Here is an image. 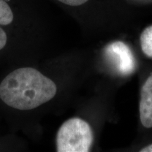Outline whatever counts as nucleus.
<instances>
[{"instance_id":"f257e3e1","label":"nucleus","mask_w":152,"mask_h":152,"mask_svg":"<svg viewBox=\"0 0 152 152\" xmlns=\"http://www.w3.org/2000/svg\"><path fill=\"white\" fill-rule=\"evenodd\" d=\"M54 82L33 68H20L11 72L0 84V99L13 109L33 110L54 97Z\"/></svg>"},{"instance_id":"f03ea898","label":"nucleus","mask_w":152,"mask_h":152,"mask_svg":"<svg viewBox=\"0 0 152 152\" xmlns=\"http://www.w3.org/2000/svg\"><path fill=\"white\" fill-rule=\"evenodd\" d=\"M94 141L92 128L88 123L79 118L65 121L56 134L58 152L90 151Z\"/></svg>"},{"instance_id":"7ed1b4c3","label":"nucleus","mask_w":152,"mask_h":152,"mask_svg":"<svg viewBox=\"0 0 152 152\" xmlns=\"http://www.w3.org/2000/svg\"><path fill=\"white\" fill-rule=\"evenodd\" d=\"M105 54L121 75H130L135 70V58L130 47L123 42L109 43L105 48Z\"/></svg>"},{"instance_id":"20e7f679","label":"nucleus","mask_w":152,"mask_h":152,"mask_svg":"<svg viewBox=\"0 0 152 152\" xmlns=\"http://www.w3.org/2000/svg\"><path fill=\"white\" fill-rule=\"evenodd\" d=\"M140 118L142 125L152 128V74L147 79L141 90Z\"/></svg>"},{"instance_id":"39448f33","label":"nucleus","mask_w":152,"mask_h":152,"mask_svg":"<svg viewBox=\"0 0 152 152\" xmlns=\"http://www.w3.org/2000/svg\"><path fill=\"white\" fill-rule=\"evenodd\" d=\"M14 20V14L11 7L4 0H0V50L7 45V35L1 26H9Z\"/></svg>"},{"instance_id":"423d86ee","label":"nucleus","mask_w":152,"mask_h":152,"mask_svg":"<svg viewBox=\"0 0 152 152\" xmlns=\"http://www.w3.org/2000/svg\"><path fill=\"white\" fill-rule=\"evenodd\" d=\"M140 45L144 54L152 58V26L143 30L140 35Z\"/></svg>"},{"instance_id":"0eeeda50","label":"nucleus","mask_w":152,"mask_h":152,"mask_svg":"<svg viewBox=\"0 0 152 152\" xmlns=\"http://www.w3.org/2000/svg\"><path fill=\"white\" fill-rule=\"evenodd\" d=\"M58 1H61L63 4H65L66 5L77 7V6H80L86 3L89 0H58Z\"/></svg>"},{"instance_id":"6e6552de","label":"nucleus","mask_w":152,"mask_h":152,"mask_svg":"<svg viewBox=\"0 0 152 152\" xmlns=\"http://www.w3.org/2000/svg\"><path fill=\"white\" fill-rule=\"evenodd\" d=\"M141 152H152V144L148 145L147 147L143 148V149H140Z\"/></svg>"}]
</instances>
